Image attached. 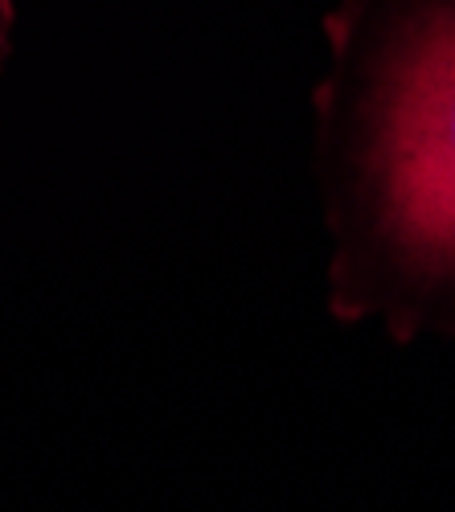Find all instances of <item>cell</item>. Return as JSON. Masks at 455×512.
Returning a JSON list of instances; mask_svg holds the SVG:
<instances>
[{"instance_id":"6da1fadb","label":"cell","mask_w":455,"mask_h":512,"mask_svg":"<svg viewBox=\"0 0 455 512\" xmlns=\"http://www.w3.org/2000/svg\"><path fill=\"white\" fill-rule=\"evenodd\" d=\"M378 173L394 242L419 267L455 271V17L394 78Z\"/></svg>"},{"instance_id":"7a4b0ae2","label":"cell","mask_w":455,"mask_h":512,"mask_svg":"<svg viewBox=\"0 0 455 512\" xmlns=\"http://www.w3.org/2000/svg\"><path fill=\"white\" fill-rule=\"evenodd\" d=\"M9 25H13V0H0V62H5V46H9Z\"/></svg>"}]
</instances>
